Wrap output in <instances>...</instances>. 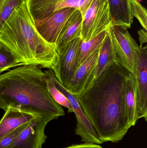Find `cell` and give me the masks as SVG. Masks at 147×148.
<instances>
[{"label": "cell", "instance_id": "3957f363", "mask_svg": "<svg viewBox=\"0 0 147 148\" xmlns=\"http://www.w3.org/2000/svg\"><path fill=\"white\" fill-rule=\"evenodd\" d=\"M0 42L23 65L52 69L57 63L55 44L45 40L37 31L26 1L14 10L0 29Z\"/></svg>", "mask_w": 147, "mask_h": 148}, {"label": "cell", "instance_id": "7a4b0ae2", "mask_svg": "<svg viewBox=\"0 0 147 148\" xmlns=\"http://www.w3.org/2000/svg\"><path fill=\"white\" fill-rule=\"evenodd\" d=\"M14 108L49 123L65 115L48 93L45 73L38 66L26 65L0 75V108Z\"/></svg>", "mask_w": 147, "mask_h": 148}, {"label": "cell", "instance_id": "ba28073f", "mask_svg": "<svg viewBox=\"0 0 147 148\" xmlns=\"http://www.w3.org/2000/svg\"><path fill=\"white\" fill-rule=\"evenodd\" d=\"M81 39L71 42L58 53L57 62L52 70L59 82L67 89L76 72L77 57Z\"/></svg>", "mask_w": 147, "mask_h": 148}, {"label": "cell", "instance_id": "7c38bea8", "mask_svg": "<svg viewBox=\"0 0 147 148\" xmlns=\"http://www.w3.org/2000/svg\"><path fill=\"white\" fill-rule=\"evenodd\" d=\"M110 29L100 47L99 56L96 66L90 75L83 90L99 77L108 67L114 63H118Z\"/></svg>", "mask_w": 147, "mask_h": 148}, {"label": "cell", "instance_id": "30bf717a", "mask_svg": "<svg viewBox=\"0 0 147 148\" xmlns=\"http://www.w3.org/2000/svg\"><path fill=\"white\" fill-rule=\"evenodd\" d=\"M138 95V119L147 121V46L140 47L134 75Z\"/></svg>", "mask_w": 147, "mask_h": 148}, {"label": "cell", "instance_id": "d6986e66", "mask_svg": "<svg viewBox=\"0 0 147 148\" xmlns=\"http://www.w3.org/2000/svg\"><path fill=\"white\" fill-rule=\"evenodd\" d=\"M22 62L9 49L3 46H0V75L3 72L9 71L13 68L23 66Z\"/></svg>", "mask_w": 147, "mask_h": 148}, {"label": "cell", "instance_id": "5bb4252c", "mask_svg": "<svg viewBox=\"0 0 147 148\" xmlns=\"http://www.w3.org/2000/svg\"><path fill=\"white\" fill-rule=\"evenodd\" d=\"M82 21L81 11L75 9L66 23L55 43L57 53L64 49L73 40L80 38Z\"/></svg>", "mask_w": 147, "mask_h": 148}, {"label": "cell", "instance_id": "ac0fdd59", "mask_svg": "<svg viewBox=\"0 0 147 148\" xmlns=\"http://www.w3.org/2000/svg\"><path fill=\"white\" fill-rule=\"evenodd\" d=\"M109 29L104 30L96 36L87 41H83L81 40L78 51L77 69L100 48Z\"/></svg>", "mask_w": 147, "mask_h": 148}, {"label": "cell", "instance_id": "5b68a950", "mask_svg": "<svg viewBox=\"0 0 147 148\" xmlns=\"http://www.w3.org/2000/svg\"><path fill=\"white\" fill-rule=\"evenodd\" d=\"M45 77L51 82L66 97L73 110L77 118V127L75 130V134L79 136L81 140L85 143L99 144L103 143L92 127L90 122L84 113L76 96L69 92L57 79L52 69L45 71Z\"/></svg>", "mask_w": 147, "mask_h": 148}, {"label": "cell", "instance_id": "277c9868", "mask_svg": "<svg viewBox=\"0 0 147 148\" xmlns=\"http://www.w3.org/2000/svg\"><path fill=\"white\" fill-rule=\"evenodd\" d=\"M82 14L80 39L87 41L114 26L108 0H92Z\"/></svg>", "mask_w": 147, "mask_h": 148}, {"label": "cell", "instance_id": "83f0119b", "mask_svg": "<svg viewBox=\"0 0 147 148\" xmlns=\"http://www.w3.org/2000/svg\"><path fill=\"white\" fill-rule=\"evenodd\" d=\"M1 42H0V46H1Z\"/></svg>", "mask_w": 147, "mask_h": 148}, {"label": "cell", "instance_id": "d4e9b609", "mask_svg": "<svg viewBox=\"0 0 147 148\" xmlns=\"http://www.w3.org/2000/svg\"><path fill=\"white\" fill-rule=\"evenodd\" d=\"M138 34L139 35V40L140 43V47H142L143 44L147 42V30H145L144 29H141L138 31Z\"/></svg>", "mask_w": 147, "mask_h": 148}, {"label": "cell", "instance_id": "8fae6325", "mask_svg": "<svg viewBox=\"0 0 147 148\" xmlns=\"http://www.w3.org/2000/svg\"><path fill=\"white\" fill-rule=\"evenodd\" d=\"M47 123L43 119L36 117L6 148H41L47 139L45 130Z\"/></svg>", "mask_w": 147, "mask_h": 148}, {"label": "cell", "instance_id": "7402d4cb", "mask_svg": "<svg viewBox=\"0 0 147 148\" xmlns=\"http://www.w3.org/2000/svg\"><path fill=\"white\" fill-rule=\"evenodd\" d=\"M129 9L131 15L135 17L143 27L147 30V10L138 0H129Z\"/></svg>", "mask_w": 147, "mask_h": 148}, {"label": "cell", "instance_id": "9c48e42d", "mask_svg": "<svg viewBox=\"0 0 147 148\" xmlns=\"http://www.w3.org/2000/svg\"><path fill=\"white\" fill-rule=\"evenodd\" d=\"M75 9L67 8L60 10L48 18L34 23L35 26L45 40L55 45L62 29Z\"/></svg>", "mask_w": 147, "mask_h": 148}, {"label": "cell", "instance_id": "ffe728a7", "mask_svg": "<svg viewBox=\"0 0 147 148\" xmlns=\"http://www.w3.org/2000/svg\"><path fill=\"white\" fill-rule=\"evenodd\" d=\"M26 0H4L0 8V29L9 17Z\"/></svg>", "mask_w": 147, "mask_h": 148}, {"label": "cell", "instance_id": "2e32d148", "mask_svg": "<svg viewBox=\"0 0 147 148\" xmlns=\"http://www.w3.org/2000/svg\"><path fill=\"white\" fill-rule=\"evenodd\" d=\"M124 97L129 123L130 127L134 126L138 120V95L134 76L130 73L125 83Z\"/></svg>", "mask_w": 147, "mask_h": 148}, {"label": "cell", "instance_id": "484cf974", "mask_svg": "<svg viewBox=\"0 0 147 148\" xmlns=\"http://www.w3.org/2000/svg\"><path fill=\"white\" fill-rule=\"evenodd\" d=\"M3 2H0V8H1V5L2 3Z\"/></svg>", "mask_w": 147, "mask_h": 148}, {"label": "cell", "instance_id": "cb8c5ba5", "mask_svg": "<svg viewBox=\"0 0 147 148\" xmlns=\"http://www.w3.org/2000/svg\"><path fill=\"white\" fill-rule=\"evenodd\" d=\"M64 148H103L100 145L92 143H84L81 144H74Z\"/></svg>", "mask_w": 147, "mask_h": 148}, {"label": "cell", "instance_id": "e0dca14e", "mask_svg": "<svg viewBox=\"0 0 147 148\" xmlns=\"http://www.w3.org/2000/svg\"><path fill=\"white\" fill-rule=\"evenodd\" d=\"M114 26L130 28L133 17L129 9V0H108Z\"/></svg>", "mask_w": 147, "mask_h": 148}, {"label": "cell", "instance_id": "603a6c76", "mask_svg": "<svg viewBox=\"0 0 147 148\" xmlns=\"http://www.w3.org/2000/svg\"><path fill=\"white\" fill-rule=\"evenodd\" d=\"M29 123L22 125L21 127H20L10 134L0 139V148H6L10 144H12L13 142L22 132V130L28 125Z\"/></svg>", "mask_w": 147, "mask_h": 148}, {"label": "cell", "instance_id": "4316f807", "mask_svg": "<svg viewBox=\"0 0 147 148\" xmlns=\"http://www.w3.org/2000/svg\"><path fill=\"white\" fill-rule=\"evenodd\" d=\"M4 0H0V2H2Z\"/></svg>", "mask_w": 147, "mask_h": 148}, {"label": "cell", "instance_id": "52a82bcc", "mask_svg": "<svg viewBox=\"0 0 147 148\" xmlns=\"http://www.w3.org/2000/svg\"><path fill=\"white\" fill-rule=\"evenodd\" d=\"M92 0H26L34 23L48 18L60 10L67 8L78 9L83 14Z\"/></svg>", "mask_w": 147, "mask_h": 148}, {"label": "cell", "instance_id": "9a60e30c", "mask_svg": "<svg viewBox=\"0 0 147 148\" xmlns=\"http://www.w3.org/2000/svg\"><path fill=\"white\" fill-rule=\"evenodd\" d=\"M99 51L100 48L76 69L67 88L71 94L77 95L84 89L85 84L96 64Z\"/></svg>", "mask_w": 147, "mask_h": 148}, {"label": "cell", "instance_id": "4fadbf2b", "mask_svg": "<svg viewBox=\"0 0 147 148\" xmlns=\"http://www.w3.org/2000/svg\"><path fill=\"white\" fill-rule=\"evenodd\" d=\"M5 111L0 121V139L38 117L33 114L14 108H8Z\"/></svg>", "mask_w": 147, "mask_h": 148}, {"label": "cell", "instance_id": "44dd1931", "mask_svg": "<svg viewBox=\"0 0 147 148\" xmlns=\"http://www.w3.org/2000/svg\"><path fill=\"white\" fill-rule=\"evenodd\" d=\"M45 80L47 91L53 99L60 105L68 109L69 113L73 112V110L69 101L64 94L58 89L51 82L46 79L45 77Z\"/></svg>", "mask_w": 147, "mask_h": 148}, {"label": "cell", "instance_id": "6da1fadb", "mask_svg": "<svg viewBox=\"0 0 147 148\" xmlns=\"http://www.w3.org/2000/svg\"><path fill=\"white\" fill-rule=\"evenodd\" d=\"M129 74L119 63H114L80 94L75 95L102 143L118 142L131 127L124 97Z\"/></svg>", "mask_w": 147, "mask_h": 148}, {"label": "cell", "instance_id": "8992f818", "mask_svg": "<svg viewBox=\"0 0 147 148\" xmlns=\"http://www.w3.org/2000/svg\"><path fill=\"white\" fill-rule=\"evenodd\" d=\"M110 30L118 63L134 75L140 47L127 29L114 26Z\"/></svg>", "mask_w": 147, "mask_h": 148}]
</instances>
